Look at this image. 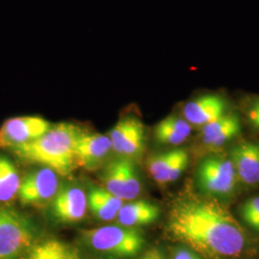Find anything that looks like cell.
I'll use <instances>...</instances> for the list:
<instances>
[{"label":"cell","instance_id":"1","mask_svg":"<svg viewBox=\"0 0 259 259\" xmlns=\"http://www.w3.org/2000/svg\"><path fill=\"white\" fill-rule=\"evenodd\" d=\"M175 240L204 259H235L246 250L247 234L223 204L210 197L189 196L172 207L167 226Z\"/></svg>","mask_w":259,"mask_h":259},{"label":"cell","instance_id":"2","mask_svg":"<svg viewBox=\"0 0 259 259\" xmlns=\"http://www.w3.org/2000/svg\"><path fill=\"white\" fill-rule=\"evenodd\" d=\"M82 129L69 122H62L52 127L40 138L13 149L18 157L38 163L62 176L69 175L76 163L75 142Z\"/></svg>","mask_w":259,"mask_h":259},{"label":"cell","instance_id":"3","mask_svg":"<svg viewBox=\"0 0 259 259\" xmlns=\"http://www.w3.org/2000/svg\"><path fill=\"white\" fill-rule=\"evenodd\" d=\"M83 240L93 250L116 259L137 255L145 244L139 230L123 226H106L83 231Z\"/></svg>","mask_w":259,"mask_h":259},{"label":"cell","instance_id":"4","mask_svg":"<svg viewBox=\"0 0 259 259\" xmlns=\"http://www.w3.org/2000/svg\"><path fill=\"white\" fill-rule=\"evenodd\" d=\"M35 228L22 213L0 207V259H18L33 246Z\"/></svg>","mask_w":259,"mask_h":259},{"label":"cell","instance_id":"5","mask_svg":"<svg viewBox=\"0 0 259 259\" xmlns=\"http://www.w3.org/2000/svg\"><path fill=\"white\" fill-rule=\"evenodd\" d=\"M237 180L238 177L230 157H204L196 169V182L199 189L214 199L232 194Z\"/></svg>","mask_w":259,"mask_h":259},{"label":"cell","instance_id":"6","mask_svg":"<svg viewBox=\"0 0 259 259\" xmlns=\"http://www.w3.org/2000/svg\"><path fill=\"white\" fill-rule=\"evenodd\" d=\"M101 180L103 188L123 202L135 200L140 194L139 172L128 157H119L110 162L103 171Z\"/></svg>","mask_w":259,"mask_h":259},{"label":"cell","instance_id":"7","mask_svg":"<svg viewBox=\"0 0 259 259\" xmlns=\"http://www.w3.org/2000/svg\"><path fill=\"white\" fill-rule=\"evenodd\" d=\"M51 127L49 121L37 115L11 117L0 127V148H17L40 138Z\"/></svg>","mask_w":259,"mask_h":259},{"label":"cell","instance_id":"8","mask_svg":"<svg viewBox=\"0 0 259 259\" xmlns=\"http://www.w3.org/2000/svg\"><path fill=\"white\" fill-rule=\"evenodd\" d=\"M145 138L144 124L134 113L123 114L110 133L112 150L124 157L140 154Z\"/></svg>","mask_w":259,"mask_h":259},{"label":"cell","instance_id":"9","mask_svg":"<svg viewBox=\"0 0 259 259\" xmlns=\"http://www.w3.org/2000/svg\"><path fill=\"white\" fill-rule=\"evenodd\" d=\"M60 189L57 173L44 167L31 172L21 182L19 196L22 204L45 206L52 202Z\"/></svg>","mask_w":259,"mask_h":259},{"label":"cell","instance_id":"10","mask_svg":"<svg viewBox=\"0 0 259 259\" xmlns=\"http://www.w3.org/2000/svg\"><path fill=\"white\" fill-rule=\"evenodd\" d=\"M87 209L88 197L77 185H67L59 189L52 201V214L58 222H80L84 218Z\"/></svg>","mask_w":259,"mask_h":259},{"label":"cell","instance_id":"11","mask_svg":"<svg viewBox=\"0 0 259 259\" xmlns=\"http://www.w3.org/2000/svg\"><path fill=\"white\" fill-rule=\"evenodd\" d=\"M189 162V156L185 149H175L159 153L147 161L149 174L158 185H167L183 175Z\"/></svg>","mask_w":259,"mask_h":259},{"label":"cell","instance_id":"12","mask_svg":"<svg viewBox=\"0 0 259 259\" xmlns=\"http://www.w3.org/2000/svg\"><path fill=\"white\" fill-rule=\"evenodd\" d=\"M112 150L110 137L82 132L75 142V158L77 165L88 170L96 169L102 164Z\"/></svg>","mask_w":259,"mask_h":259},{"label":"cell","instance_id":"13","mask_svg":"<svg viewBox=\"0 0 259 259\" xmlns=\"http://www.w3.org/2000/svg\"><path fill=\"white\" fill-rule=\"evenodd\" d=\"M228 103L219 94H205L185 104L184 118L190 125L201 126L216 120L227 114Z\"/></svg>","mask_w":259,"mask_h":259},{"label":"cell","instance_id":"14","mask_svg":"<svg viewBox=\"0 0 259 259\" xmlns=\"http://www.w3.org/2000/svg\"><path fill=\"white\" fill-rule=\"evenodd\" d=\"M230 158L238 179L244 184H259V143L242 142L232 147Z\"/></svg>","mask_w":259,"mask_h":259},{"label":"cell","instance_id":"15","mask_svg":"<svg viewBox=\"0 0 259 259\" xmlns=\"http://www.w3.org/2000/svg\"><path fill=\"white\" fill-rule=\"evenodd\" d=\"M241 123L239 117L233 113H227L222 117L202 127V141L212 148L221 147L239 136Z\"/></svg>","mask_w":259,"mask_h":259},{"label":"cell","instance_id":"16","mask_svg":"<svg viewBox=\"0 0 259 259\" xmlns=\"http://www.w3.org/2000/svg\"><path fill=\"white\" fill-rule=\"evenodd\" d=\"M159 215L160 209L157 204L145 200H139L123 204L115 219L120 226L137 228L157 221Z\"/></svg>","mask_w":259,"mask_h":259},{"label":"cell","instance_id":"17","mask_svg":"<svg viewBox=\"0 0 259 259\" xmlns=\"http://www.w3.org/2000/svg\"><path fill=\"white\" fill-rule=\"evenodd\" d=\"M88 204L93 215L101 221H111L116 218L123 201L103 187H93L88 196Z\"/></svg>","mask_w":259,"mask_h":259},{"label":"cell","instance_id":"18","mask_svg":"<svg viewBox=\"0 0 259 259\" xmlns=\"http://www.w3.org/2000/svg\"><path fill=\"white\" fill-rule=\"evenodd\" d=\"M192 127L185 118L174 114L159 121L155 128V138L159 143L180 145L191 135Z\"/></svg>","mask_w":259,"mask_h":259},{"label":"cell","instance_id":"19","mask_svg":"<svg viewBox=\"0 0 259 259\" xmlns=\"http://www.w3.org/2000/svg\"><path fill=\"white\" fill-rule=\"evenodd\" d=\"M28 259H80L79 253L71 246L59 240H47L33 245Z\"/></svg>","mask_w":259,"mask_h":259},{"label":"cell","instance_id":"20","mask_svg":"<svg viewBox=\"0 0 259 259\" xmlns=\"http://www.w3.org/2000/svg\"><path fill=\"white\" fill-rule=\"evenodd\" d=\"M21 181L16 166L7 157H0V202L7 203L19 195Z\"/></svg>","mask_w":259,"mask_h":259},{"label":"cell","instance_id":"21","mask_svg":"<svg viewBox=\"0 0 259 259\" xmlns=\"http://www.w3.org/2000/svg\"><path fill=\"white\" fill-rule=\"evenodd\" d=\"M241 219L253 230L259 232V196L248 199L239 207Z\"/></svg>","mask_w":259,"mask_h":259},{"label":"cell","instance_id":"22","mask_svg":"<svg viewBox=\"0 0 259 259\" xmlns=\"http://www.w3.org/2000/svg\"><path fill=\"white\" fill-rule=\"evenodd\" d=\"M172 259H204L199 255L194 250H190L189 248L180 247L172 253Z\"/></svg>","mask_w":259,"mask_h":259},{"label":"cell","instance_id":"23","mask_svg":"<svg viewBox=\"0 0 259 259\" xmlns=\"http://www.w3.org/2000/svg\"><path fill=\"white\" fill-rule=\"evenodd\" d=\"M139 259H165L162 251L158 249H151L146 251L140 258Z\"/></svg>","mask_w":259,"mask_h":259},{"label":"cell","instance_id":"24","mask_svg":"<svg viewBox=\"0 0 259 259\" xmlns=\"http://www.w3.org/2000/svg\"><path fill=\"white\" fill-rule=\"evenodd\" d=\"M248 118L250 124L259 130V112L258 111H248Z\"/></svg>","mask_w":259,"mask_h":259},{"label":"cell","instance_id":"25","mask_svg":"<svg viewBox=\"0 0 259 259\" xmlns=\"http://www.w3.org/2000/svg\"><path fill=\"white\" fill-rule=\"evenodd\" d=\"M248 111H258L259 112V99L252 101L249 107Z\"/></svg>","mask_w":259,"mask_h":259}]
</instances>
